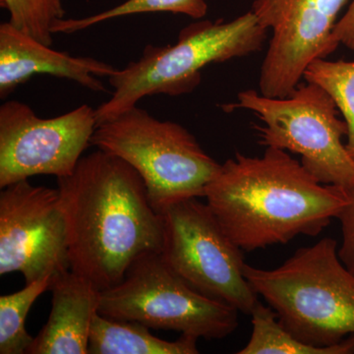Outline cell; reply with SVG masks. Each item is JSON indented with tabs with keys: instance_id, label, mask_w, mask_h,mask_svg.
Returning <instances> with one entry per match:
<instances>
[{
	"instance_id": "9c48e42d",
	"label": "cell",
	"mask_w": 354,
	"mask_h": 354,
	"mask_svg": "<svg viewBox=\"0 0 354 354\" xmlns=\"http://www.w3.org/2000/svg\"><path fill=\"white\" fill-rule=\"evenodd\" d=\"M88 104L53 118H41L24 102L0 106V187L35 176H70L91 146L97 128Z\"/></svg>"
},
{
	"instance_id": "44dd1931",
	"label": "cell",
	"mask_w": 354,
	"mask_h": 354,
	"mask_svg": "<svg viewBox=\"0 0 354 354\" xmlns=\"http://www.w3.org/2000/svg\"><path fill=\"white\" fill-rule=\"evenodd\" d=\"M333 38L337 44L354 51V0H351L348 10L337 20L333 31Z\"/></svg>"
},
{
	"instance_id": "ffe728a7",
	"label": "cell",
	"mask_w": 354,
	"mask_h": 354,
	"mask_svg": "<svg viewBox=\"0 0 354 354\" xmlns=\"http://www.w3.org/2000/svg\"><path fill=\"white\" fill-rule=\"evenodd\" d=\"M348 201L337 216L342 227V245L337 255L344 267L354 276V186L346 188Z\"/></svg>"
},
{
	"instance_id": "7a4b0ae2",
	"label": "cell",
	"mask_w": 354,
	"mask_h": 354,
	"mask_svg": "<svg viewBox=\"0 0 354 354\" xmlns=\"http://www.w3.org/2000/svg\"><path fill=\"white\" fill-rule=\"evenodd\" d=\"M225 234L243 251L317 236L348 201L346 188L321 183L288 151L228 158L205 191Z\"/></svg>"
},
{
	"instance_id": "d6986e66",
	"label": "cell",
	"mask_w": 354,
	"mask_h": 354,
	"mask_svg": "<svg viewBox=\"0 0 354 354\" xmlns=\"http://www.w3.org/2000/svg\"><path fill=\"white\" fill-rule=\"evenodd\" d=\"M16 29L46 46L53 44V25L64 19L62 0H0Z\"/></svg>"
},
{
	"instance_id": "ba28073f",
	"label": "cell",
	"mask_w": 354,
	"mask_h": 354,
	"mask_svg": "<svg viewBox=\"0 0 354 354\" xmlns=\"http://www.w3.org/2000/svg\"><path fill=\"white\" fill-rule=\"evenodd\" d=\"M160 214L165 263L205 297L251 314L259 300L244 276L243 250L225 234L208 204L189 198Z\"/></svg>"
},
{
	"instance_id": "4fadbf2b",
	"label": "cell",
	"mask_w": 354,
	"mask_h": 354,
	"mask_svg": "<svg viewBox=\"0 0 354 354\" xmlns=\"http://www.w3.org/2000/svg\"><path fill=\"white\" fill-rule=\"evenodd\" d=\"M50 290V317L27 353L88 354L91 326L97 313L101 291L71 270L51 277Z\"/></svg>"
},
{
	"instance_id": "30bf717a",
	"label": "cell",
	"mask_w": 354,
	"mask_h": 354,
	"mask_svg": "<svg viewBox=\"0 0 354 354\" xmlns=\"http://www.w3.org/2000/svg\"><path fill=\"white\" fill-rule=\"evenodd\" d=\"M70 270L68 234L59 192L26 180L0 193V274L26 285Z\"/></svg>"
},
{
	"instance_id": "8992f818",
	"label": "cell",
	"mask_w": 354,
	"mask_h": 354,
	"mask_svg": "<svg viewBox=\"0 0 354 354\" xmlns=\"http://www.w3.org/2000/svg\"><path fill=\"white\" fill-rule=\"evenodd\" d=\"M225 111L245 109L255 114L259 143L297 153L301 165L321 183L354 186V160L342 137L348 125L339 116L332 97L315 83L299 84L286 97H270L255 90L242 91Z\"/></svg>"
},
{
	"instance_id": "2e32d148",
	"label": "cell",
	"mask_w": 354,
	"mask_h": 354,
	"mask_svg": "<svg viewBox=\"0 0 354 354\" xmlns=\"http://www.w3.org/2000/svg\"><path fill=\"white\" fill-rule=\"evenodd\" d=\"M51 277H46L11 295L0 297V353L24 354L34 337L26 330V319L32 305L46 290Z\"/></svg>"
},
{
	"instance_id": "e0dca14e",
	"label": "cell",
	"mask_w": 354,
	"mask_h": 354,
	"mask_svg": "<svg viewBox=\"0 0 354 354\" xmlns=\"http://www.w3.org/2000/svg\"><path fill=\"white\" fill-rule=\"evenodd\" d=\"M304 78L321 86L334 100L348 125L346 147L354 160V62L317 58L307 67Z\"/></svg>"
},
{
	"instance_id": "ac0fdd59",
	"label": "cell",
	"mask_w": 354,
	"mask_h": 354,
	"mask_svg": "<svg viewBox=\"0 0 354 354\" xmlns=\"http://www.w3.org/2000/svg\"><path fill=\"white\" fill-rule=\"evenodd\" d=\"M169 12L183 14L193 19H202L208 13L205 0H127L120 6L84 18H69L53 25V34H74L100 23L141 13Z\"/></svg>"
},
{
	"instance_id": "5bb4252c",
	"label": "cell",
	"mask_w": 354,
	"mask_h": 354,
	"mask_svg": "<svg viewBox=\"0 0 354 354\" xmlns=\"http://www.w3.org/2000/svg\"><path fill=\"white\" fill-rule=\"evenodd\" d=\"M196 337L181 335L169 342L134 321L116 320L95 313L91 326L88 354H197Z\"/></svg>"
},
{
	"instance_id": "6da1fadb",
	"label": "cell",
	"mask_w": 354,
	"mask_h": 354,
	"mask_svg": "<svg viewBox=\"0 0 354 354\" xmlns=\"http://www.w3.org/2000/svg\"><path fill=\"white\" fill-rule=\"evenodd\" d=\"M68 234L70 270L100 291L120 285L129 266L160 253L162 215L153 209L141 176L122 158L99 150L58 177Z\"/></svg>"
},
{
	"instance_id": "52a82bcc",
	"label": "cell",
	"mask_w": 354,
	"mask_h": 354,
	"mask_svg": "<svg viewBox=\"0 0 354 354\" xmlns=\"http://www.w3.org/2000/svg\"><path fill=\"white\" fill-rule=\"evenodd\" d=\"M97 313L198 339H223L239 326L236 309L191 288L158 252L140 256L120 285L101 291Z\"/></svg>"
},
{
	"instance_id": "5b68a950",
	"label": "cell",
	"mask_w": 354,
	"mask_h": 354,
	"mask_svg": "<svg viewBox=\"0 0 354 354\" xmlns=\"http://www.w3.org/2000/svg\"><path fill=\"white\" fill-rule=\"evenodd\" d=\"M91 146L131 165L158 213L174 203L204 197L221 165L183 125L158 120L138 106L97 125Z\"/></svg>"
},
{
	"instance_id": "277c9868",
	"label": "cell",
	"mask_w": 354,
	"mask_h": 354,
	"mask_svg": "<svg viewBox=\"0 0 354 354\" xmlns=\"http://www.w3.org/2000/svg\"><path fill=\"white\" fill-rule=\"evenodd\" d=\"M268 32L250 10L230 22L193 23L181 30L174 44L147 46L137 62L109 77L113 94L95 109L97 125L149 95L189 94L201 83L203 68L260 51Z\"/></svg>"
},
{
	"instance_id": "9a60e30c",
	"label": "cell",
	"mask_w": 354,
	"mask_h": 354,
	"mask_svg": "<svg viewBox=\"0 0 354 354\" xmlns=\"http://www.w3.org/2000/svg\"><path fill=\"white\" fill-rule=\"evenodd\" d=\"M252 334L239 354H353L354 335L329 346H310L299 341L279 323L277 314L268 305L258 302L251 312Z\"/></svg>"
},
{
	"instance_id": "3957f363",
	"label": "cell",
	"mask_w": 354,
	"mask_h": 354,
	"mask_svg": "<svg viewBox=\"0 0 354 354\" xmlns=\"http://www.w3.org/2000/svg\"><path fill=\"white\" fill-rule=\"evenodd\" d=\"M243 272L299 341L329 346L354 335V276L339 260L335 239L298 249L276 269L245 264Z\"/></svg>"
},
{
	"instance_id": "7c38bea8",
	"label": "cell",
	"mask_w": 354,
	"mask_h": 354,
	"mask_svg": "<svg viewBox=\"0 0 354 354\" xmlns=\"http://www.w3.org/2000/svg\"><path fill=\"white\" fill-rule=\"evenodd\" d=\"M118 71L111 64L93 57H72L53 50L16 29L9 22L0 25V97L6 99L21 84L39 74L69 79L95 92H106L97 77Z\"/></svg>"
},
{
	"instance_id": "8fae6325",
	"label": "cell",
	"mask_w": 354,
	"mask_h": 354,
	"mask_svg": "<svg viewBox=\"0 0 354 354\" xmlns=\"http://www.w3.org/2000/svg\"><path fill=\"white\" fill-rule=\"evenodd\" d=\"M348 0H254L251 11L272 31L261 67L260 93L286 97L304 79L317 58L337 50L333 38L337 16Z\"/></svg>"
}]
</instances>
